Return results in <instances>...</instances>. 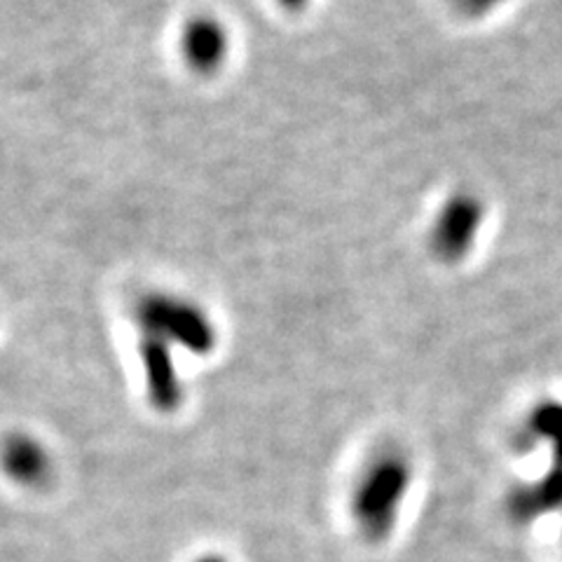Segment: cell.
<instances>
[{
  "instance_id": "1",
  "label": "cell",
  "mask_w": 562,
  "mask_h": 562,
  "mask_svg": "<svg viewBox=\"0 0 562 562\" xmlns=\"http://www.w3.org/2000/svg\"><path fill=\"white\" fill-rule=\"evenodd\" d=\"M134 324L140 338L162 340L171 347H183L192 355L206 357L218 345V333L206 310L190 297L150 291L134 305Z\"/></svg>"
},
{
  "instance_id": "2",
  "label": "cell",
  "mask_w": 562,
  "mask_h": 562,
  "mask_svg": "<svg viewBox=\"0 0 562 562\" xmlns=\"http://www.w3.org/2000/svg\"><path fill=\"white\" fill-rule=\"evenodd\" d=\"M487 216L485 202L473 190H457L443 202L438 211L431 231H429V249L431 254L454 266L462 262L476 246V239L483 231Z\"/></svg>"
},
{
  "instance_id": "3",
  "label": "cell",
  "mask_w": 562,
  "mask_h": 562,
  "mask_svg": "<svg viewBox=\"0 0 562 562\" xmlns=\"http://www.w3.org/2000/svg\"><path fill=\"white\" fill-rule=\"evenodd\" d=\"M408 487V467L398 454H384L363 476L355 508L363 530L382 537L392 530L398 502Z\"/></svg>"
},
{
  "instance_id": "4",
  "label": "cell",
  "mask_w": 562,
  "mask_h": 562,
  "mask_svg": "<svg viewBox=\"0 0 562 562\" xmlns=\"http://www.w3.org/2000/svg\"><path fill=\"white\" fill-rule=\"evenodd\" d=\"M181 55L192 74L216 76L231 55V35L216 16H192L181 33Z\"/></svg>"
},
{
  "instance_id": "5",
  "label": "cell",
  "mask_w": 562,
  "mask_h": 562,
  "mask_svg": "<svg viewBox=\"0 0 562 562\" xmlns=\"http://www.w3.org/2000/svg\"><path fill=\"white\" fill-rule=\"evenodd\" d=\"M138 351L140 366H144L148 401L160 413H173L183 401V386L179 368H176L173 361V347L155 338H140Z\"/></svg>"
},
{
  "instance_id": "6",
  "label": "cell",
  "mask_w": 562,
  "mask_h": 562,
  "mask_svg": "<svg viewBox=\"0 0 562 562\" xmlns=\"http://www.w3.org/2000/svg\"><path fill=\"white\" fill-rule=\"evenodd\" d=\"M0 464L14 483L26 487L43 485L52 473L47 450L29 434H14L8 438L0 450Z\"/></svg>"
},
{
  "instance_id": "7",
  "label": "cell",
  "mask_w": 562,
  "mask_h": 562,
  "mask_svg": "<svg viewBox=\"0 0 562 562\" xmlns=\"http://www.w3.org/2000/svg\"><path fill=\"white\" fill-rule=\"evenodd\" d=\"M504 3L506 0H452V5L464 16H471V20H479V16L495 12Z\"/></svg>"
},
{
  "instance_id": "8",
  "label": "cell",
  "mask_w": 562,
  "mask_h": 562,
  "mask_svg": "<svg viewBox=\"0 0 562 562\" xmlns=\"http://www.w3.org/2000/svg\"><path fill=\"white\" fill-rule=\"evenodd\" d=\"M277 3L286 12H303L310 5V0H277Z\"/></svg>"
},
{
  "instance_id": "9",
  "label": "cell",
  "mask_w": 562,
  "mask_h": 562,
  "mask_svg": "<svg viewBox=\"0 0 562 562\" xmlns=\"http://www.w3.org/2000/svg\"><path fill=\"white\" fill-rule=\"evenodd\" d=\"M198 562H227V560H223V558H216V555H206V558H200Z\"/></svg>"
}]
</instances>
